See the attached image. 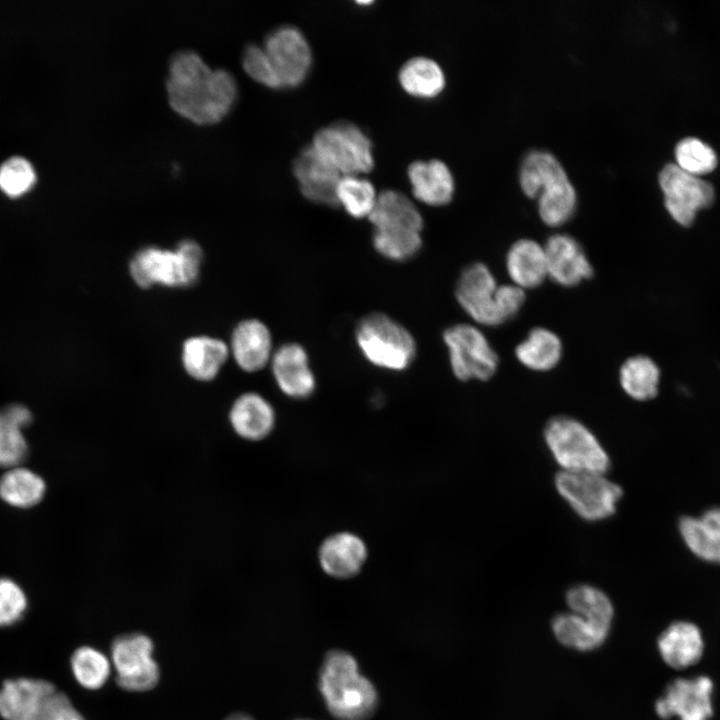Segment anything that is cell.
I'll use <instances>...</instances> for the list:
<instances>
[{
  "mask_svg": "<svg viewBox=\"0 0 720 720\" xmlns=\"http://www.w3.org/2000/svg\"><path fill=\"white\" fill-rule=\"evenodd\" d=\"M165 86L171 108L198 125L224 119L239 96L237 80L230 70L212 68L200 53L190 48L170 56Z\"/></svg>",
  "mask_w": 720,
  "mask_h": 720,
  "instance_id": "6da1fadb",
  "label": "cell"
},
{
  "mask_svg": "<svg viewBox=\"0 0 720 720\" xmlns=\"http://www.w3.org/2000/svg\"><path fill=\"white\" fill-rule=\"evenodd\" d=\"M368 218L373 226V246L381 256L404 262L421 250L423 218L415 204L402 192L384 190L378 194Z\"/></svg>",
  "mask_w": 720,
  "mask_h": 720,
  "instance_id": "7a4b0ae2",
  "label": "cell"
},
{
  "mask_svg": "<svg viewBox=\"0 0 720 720\" xmlns=\"http://www.w3.org/2000/svg\"><path fill=\"white\" fill-rule=\"evenodd\" d=\"M519 180L527 196H538V213L546 225L558 227L573 216L577 193L554 154L539 149L528 152L521 163Z\"/></svg>",
  "mask_w": 720,
  "mask_h": 720,
  "instance_id": "3957f363",
  "label": "cell"
},
{
  "mask_svg": "<svg viewBox=\"0 0 720 720\" xmlns=\"http://www.w3.org/2000/svg\"><path fill=\"white\" fill-rule=\"evenodd\" d=\"M319 690L329 712L338 720H367L375 712L378 695L358 669L355 658L330 651L319 673Z\"/></svg>",
  "mask_w": 720,
  "mask_h": 720,
  "instance_id": "277c9868",
  "label": "cell"
},
{
  "mask_svg": "<svg viewBox=\"0 0 720 720\" xmlns=\"http://www.w3.org/2000/svg\"><path fill=\"white\" fill-rule=\"evenodd\" d=\"M543 438L560 471L607 474L611 467L610 456L597 436L572 416L549 419Z\"/></svg>",
  "mask_w": 720,
  "mask_h": 720,
  "instance_id": "5b68a950",
  "label": "cell"
},
{
  "mask_svg": "<svg viewBox=\"0 0 720 720\" xmlns=\"http://www.w3.org/2000/svg\"><path fill=\"white\" fill-rule=\"evenodd\" d=\"M202 260L200 245L185 239L174 250L157 246L140 249L129 262V273L136 285L143 289L155 285L184 288L198 280Z\"/></svg>",
  "mask_w": 720,
  "mask_h": 720,
  "instance_id": "8992f818",
  "label": "cell"
},
{
  "mask_svg": "<svg viewBox=\"0 0 720 720\" xmlns=\"http://www.w3.org/2000/svg\"><path fill=\"white\" fill-rule=\"evenodd\" d=\"M0 716L5 720H85L54 684L34 678L9 679L2 684Z\"/></svg>",
  "mask_w": 720,
  "mask_h": 720,
  "instance_id": "52a82bcc",
  "label": "cell"
},
{
  "mask_svg": "<svg viewBox=\"0 0 720 720\" xmlns=\"http://www.w3.org/2000/svg\"><path fill=\"white\" fill-rule=\"evenodd\" d=\"M355 339L364 358L379 368L403 371L416 358L417 345L413 335L381 312L369 313L359 320Z\"/></svg>",
  "mask_w": 720,
  "mask_h": 720,
  "instance_id": "ba28073f",
  "label": "cell"
},
{
  "mask_svg": "<svg viewBox=\"0 0 720 720\" xmlns=\"http://www.w3.org/2000/svg\"><path fill=\"white\" fill-rule=\"evenodd\" d=\"M554 486L568 506L589 522L614 515L623 496L622 487L603 473L558 471Z\"/></svg>",
  "mask_w": 720,
  "mask_h": 720,
  "instance_id": "9c48e42d",
  "label": "cell"
},
{
  "mask_svg": "<svg viewBox=\"0 0 720 720\" xmlns=\"http://www.w3.org/2000/svg\"><path fill=\"white\" fill-rule=\"evenodd\" d=\"M449 363L461 381H487L497 371L499 358L486 335L476 325L458 323L443 332Z\"/></svg>",
  "mask_w": 720,
  "mask_h": 720,
  "instance_id": "30bf717a",
  "label": "cell"
},
{
  "mask_svg": "<svg viewBox=\"0 0 720 720\" xmlns=\"http://www.w3.org/2000/svg\"><path fill=\"white\" fill-rule=\"evenodd\" d=\"M311 145L342 176H360L374 167L372 143L353 123L339 121L320 128Z\"/></svg>",
  "mask_w": 720,
  "mask_h": 720,
  "instance_id": "8fae6325",
  "label": "cell"
},
{
  "mask_svg": "<svg viewBox=\"0 0 720 720\" xmlns=\"http://www.w3.org/2000/svg\"><path fill=\"white\" fill-rule=\"evenodd\" d=\"M152 654L153 642L145 634L117 637L111 645V660L118 686L131 692L153 689L159 681L160 670Z\"/></svg>",
  "mask_w": 720,
  "mask_h": 720,
  "instance_id": "7c38bea8",
  "label": "cell"
},
{
  "mask_svg": "<svg viewBox=\"0 0 720 720\" xmlns=\"http://www.w3.org/2000/svg\"><path fill=\"white\" fill-rule=\"evenodd\" d=\"M261 46L280 89L294 88L304 82L312 65V53L298 28L292 25L276 27L265 36Z\"/></svg>",
  "mask_w": 720,
  "mask_h": 720,
  "instance_id": "4fadbf2b",
  "label": "cell"
},
{
  "mask_svg": "<svg viewBox=\"0 0 720 720\" xmlns=\"http://www.w3.org/2000/svg\"><path fill=\"white\" fill-rule=\"evenodd\" d=\"M664 204L672 219L683 227L693 225L697 213L710 207L715 198L711 183L687 173L676 164H667L659 174Z\"/></svg>",
  "mask_w": 720,
  "mask_h": 720,
  "instance_id": "5bb4252c",
  "label": "cell"
},
{
  "mask_svg": "<svg viewBox=\"0 0 720 720\" xmlns=\"http://www.w3.org/2000/svg\"><path fill=\"white\" fill-rule=\"evenodd\" d=\"M498 286L491 269L482 262H475L460 273L455 286V297L463 311L477 325L499 326L505 321L498 304Z\"/></svg>",
  "mask_w": 720,
  "mask_h": 720,
  "instance_id": "9a60e30c",
  "label": "cell"
},
{
  "mask_svg": "<svg viewBox=\"0 0 720 720\" xmlns=\"http://www.w3.org/2000/svg\"><path fill=\"white\" fill-rule=\"evenodd\" d=\"M714 684L708 676L677 678L655 702V712L663 720H710L713 716Z\"/></svg>",
  "mask_w": 720,
  "mask_h": 720,
  "instance_id": "2e32d148",
  "label": "cell"
},
{
  "mask_svg": "<svg viewBox=\"0 0 720 720\" xmlns=\"http://www.w3.org/2000/svg\"><path fill=\"white\" fill-rule=\"evenodd\" d=\"M293 173L307 200L322 206L339 207L336 193L342 174L312 145L305 147L296 157Z\"/></svg>",
  "mask_w": 720,
  "mask_h": 720,
  "instance_id": "e0dca14e",
  "label": "cell"
},
{
  "mask_svg": "<svg viewBox=\"0 0 720 720\" xmlns=\"http://www.w3.org/2000/svg\"><path fill=\"white\" fill-rule=\"evenodd\" d=\"M547 275L562 287H574L593 276L594 269L582 245L571 235L555 233L543 244Z\"/></svg>",
  "mask_w": 720,
  "mask_h": 720,
  "instance_id": "ac0fdd59",
  "label": "cell"
},
{
  "mask_svg": "<svg viewBox=\"0 0 720 720\" xmlns=\"http://www.w3.org/2000/svg\"><path fill=\"white\" fill-rule=\"evenodd\" d=\"M369 550L358 534L342 530L325 537L317 552L321 570L329 577L346 580L357 576L368 560Z\"/></svg>",
  "mask_w": 720,
  "mask_h": 720,
  "instance_id": "d6986e66",
  "label": "cell"
},
{
  "mask_svg": "<svg viewBox=\"0 0 720 720\" xmlns=\"http://www.w3.org/2000/svg\"><path fill=\"white\" fill-rule=\"evenodd\" d=\"M270 362L274 380L284 395L293 400H305L313 395L316 379L302 345L283 344L273 352Z\"/></svg>",
  "mask_w": 720,
  "mask_h": 720,
  "instance_id": "ffe728a7",
  "label": "cell"
},
{
  "mask_svg": "<svg viewBox=\"0 0 720 720\" xmlns=\"http://www.w3.org/2000/svg\"><path fill=\"white\" fill-rule=\"evenodd\" d=\"M228 422L239 439L256 443L267 439L274 431L276 412L261 394L245 392L230 406Z\"/></svg>",
  "mask_w": 720,
  "mask_h": 720,
  "instance_id": "44dd1931",
  "label": "cell"
},
{
  "mask_svg": "<svg viewBox=\"0 0 720 720\" xmlns=\"http://www.w3.org/2000/svg\"><path fill=\"white\" fill-rule=\"evenodd\" d=\"M272 343L271 332L262 321L246 319L233 329L229 349L238 367L253 373L271 361Z\"/></svg>",
  "mask_w": 720,
  "mask_h": 720,
  "instance_id": "7402d4cb",
  "label": "cell"
},
{
  "mask_svg": "<svg viewBox=\"0 0 720 720\" xmlns=\"http://www.w3.org/2000/svg\"><path fill=\"white\" fill-rule=\"evenodd\" d=\"M662 660L671 668L686 669L697 664L703 656L705 643L700 628L689 621H675L657 639Z\"/></svg>",
  "mask_w": 720,
  "mask_h": 720,
  "instance_id": "603a6c76",
  "label": "cell"
},
{
  "mask_svg": "<svg viewBox=\"0 0 720 720\" xmlns=\"http://www.w3.org/2000/svg\"><path fill=\"white\" fill-rule=\"evenodd\" d=\"M510 283L524 291L534 289L548 279L544 245L530 238L516 240L505 256Z\"/></svg>",
  "mask_w": 720,
  "mask_h": 720,
  "instance_id": "cb8c5ba5",
  "label": "cell"
},
{
  "mask_svg": "<svg viewBox=\"0 0 720 720\" xmlns=\"http://www.w3.org/2000/svg\"><path fill=\"white\" fill-rule=\"evenodd\" d=\"M413 196L430 206L448 204L455 191L453 175L441 160L414 161L408 167Z\"/></svg>",
  "mask_w": 720,
  "mask_h": 720,
  "instance_id": "d4e9b609",
  "label": "cell"
},
{
  "mask_svg": "<svg viewBox=\"0 0 720 720\" xmlns=\"http://www.w3.org/2000/svg\"><path fill=\"white\" fill-rule=\"evenodd\" d=\"M230 355L221 339L206 335L193 336L182 346L181 361L186 373L196 381L214 380Z\"/></svg>",
  "mask_w": 720,
  "mask_h": 720,
  "instance_id": "484cf974",
  "label": "cell"
},
{
  "mask_svg": "<svg viewBox=\"0 0 720 720\" xmlns=\"http://www.w3.org/2000/svg\"><path fill=\"white\" fill-rule=\"evenodd\" d=\"M678 529L683 542L697 558L720 564V507L710 508L697 517H682Z\"/></svg>",
  "mask_w": 720,
  "mask_h": 720,
  "instance_id": "4316f807",
  "label": "cell"
},
{
  "mask_svg": "<svg viewBox=\"0 0 720 720\" xmlns=\"http://www.w3.org/2000/svg\"><path fill=\"white\" fill-rule=\"evenodd\" d=\"M514 354L525 368L535 372L554 369L563 354L560 337L546 327H534L515 347Z\"/></svg>",
  "mask_w": 720,
  "mask_h": 720,
  "instance_id": "83f0119b",
  "label": "cell"
},
{
  "mask_svg": "<svg viewBox=\"0 0 720 720\" xmlns=\"http://www.w3.org/2000/svg\"><path fill=\"white\" fill-rule=\"evenodd\" d=\"M32 422V413L21 404L0 409V467L13 468L27 456L28 444L23 429Z\"/></svg>",
  "mask_w": 720,
  "mask_h": 720,
  "instance_id": "f1b7e54d",
  "label": "cell"
},
{
  "mask_svg": "<svg viewBox=\"0 0 720 720\" xmlns=\"http://www.w3.org/2000/svg\"><path fill=\"white\" fill-rule=\"evenodd\" d=\"M551 627L555 638L562 645L582 652L600 647L611 629L571 611L554 616Z\"/></svg>",
  "mask_w": 720,
  "mask_h": 720,
  "instance_id": "f546056e",
  "label": "cell"
},
{
  "mask_svg": "<svg viewBox=\"0 0 720 720\" xmlns=\"http://www.w3.org/2000/svg\"><path fill=\"white\" fill-rule=\"evenodd\" d=\"M661 371L649 356L637 354L625 359L618 372L620 387L633 400L648 401L659 391Z\"/></svg>",
  "mask_w": 720,
  "mask_h": 720,
  "instance_id": "4dcf8cb0",
  "label": "cell"
},
{
  "mask_svg": "<svg viewBox=\"0 0 720 720\" xmlns=\"http://www.w3.org/2000/svg\"><path fill=\"white\" fill-rule=\"evenodd\" d=\"M401 87L411 96L433 98L445 87V75L440 65L428 57H413L399 71Z\"/></svg>",
  "mask_w": 720,
  "mask_h": 720,
  "instance_id": "1f68e13d",
  "label": "cell"
},
{
  "mask_svg": "<svg viewBox=\"0 0 720 720\" xmlns=\"http://www.w3.org/2000/svg\"><path fill=\"white\" fill-rule=\"evenodd\" d=\"M45 492L43 478L27 468H10L0 478V498L13 507H33L43 499Z\"/></svg>",
  "mask_w": 720,
  "mask_h": 720,
  "instance_id": "d6a6232c",
  "label": "cell"
},
{
  "mask_svg": "<svg viewBox=\"0 0 720 720\" xmlns=\"http://www.w3.org/2000/svg\"><path fill=\"white\" fill-rule=\"evenodd\" d=\"M569 611L597 624L611 627L614 618V605L609 596L600 588L591 584H576L565 594Z\"/></svg>",
  "mask_w": 720,
  "mask_h": 720,
  "instance_id": "836d02e7",
  "label": "cell"
},
{
  "mask_svg": "<svg viewBox=\"0 0 720 720\" xmlns=\"http://www.w3.org/2000/svg\"><path fill=\"white\" fill-rule=\"evenodd\" d=\"M336 194L339 206L357 219L370 216L378 196L369 180L355 175L342 176Z\"/></svg>",
  "mask_w": 720,
  "mask_h": 720,
  "instance_id": "e575fe53",
  "label": "cell"
},
{
  "mask_svg": "<svg viewBox=\"0 0 720 720\" xmlns=\"http://www.w3.org/2000/svg\"><path fill=\"white\" fill-rule=\"evenodd\" d=\"M71 670L75 680L84 688H101L109 678L111 664L99 650L90 646L77 648L71 656Z\"/></svg>",
  "mask_w": 720,
  "mask_h": 720,
  "instance_id": "d590c367",
  "label": "cell"
},
{
  "mask_svg": "<svg viewBox=\"0 0 720 720\" xmlns=\"http://www.w3.org/2000/svg\"><path fill=\"white\" fill-rule=\"evenodd\" d=\"M677 166L692 175H702L713 171L717 165L715 151L695 137L681 140L675 148Z\"/></svg>",
  "mask_w": 720,
  "mask_h": 720,
  "instance_id": "8d00e7d4",
  "label": "cell"
},
{
  "mask_svg": "<svg viewBox=\"0 0 720 720\" xmlns=\"http://www.w3.org/2000/svg\"><path fill=\"white\" fill-rule=\"evenodd\" d=\"M36 182L32 163L23 156H12L0 165V190L11 198L29 192Z\"/></svg>",
  "mask_w": 720,
  "mask_h": 720,
  "instance_id": "74e56055",
  "label": "cell"
},
{
  "mask_svg": "<svg viewBox=\"0 0 720 720\" xmlns=\"http://www.w3.org/2000/svg\"><path fill=\"white\" fill-rule=\"evenodd\" d=\"M24 590L10 578H0V627L17 623L27 609Z\"/></svg>",
  "mask_w": 720,
  "mask_h": 720,
  "instance_id": "f35d334b",
  "label": "cell"
},
{
  "mask_svg": "<svg viewBox=\"0 0 720 720\" xmlns=\"http://www.w3.org/2000/svg\"><path fill=\"white\" fill-rule=\"evenodd\" d=\"M241 63L245 72L253 80L268 88L280 89L278 80L261 45L256 43L246 44L242 50Z\"/></svg>",
  "mask_w": 720,
  "mask_h": 720,
  "instance_id": "ab89813d",
  "label": "cell"
},
{
  "mask_svg": "<svg viewBox=\"0 0 720 720\" xmlns=\"http://www.w3.org/2000/svg\"><path fill=\"white\" fill-rule=\"evenodd\" d=\"M497 299L505 322L515 317L525 303L526 293L512 283L499 284Z\"/></svg>",
  "mask_w": 720,
  "mask_h": 720,
  "instance_id": "60d3db41",
  "label": "cell"
},
{
  "mask_svg": "<svg viewBox=\"0 0 720 720\" xmlns=\"http://www.w3.org/2000/svg\"><path fill=\"white\" fill-rule=\"evenodd\" d=\"M225 720H254L251 716L245 713H234L228 716Z\"/></svg>",
  "mask_w": 720,
  "mask_h": 720,
  "instance_id": "b9f144b4",
  "label": "cell"
}]
</instances>
